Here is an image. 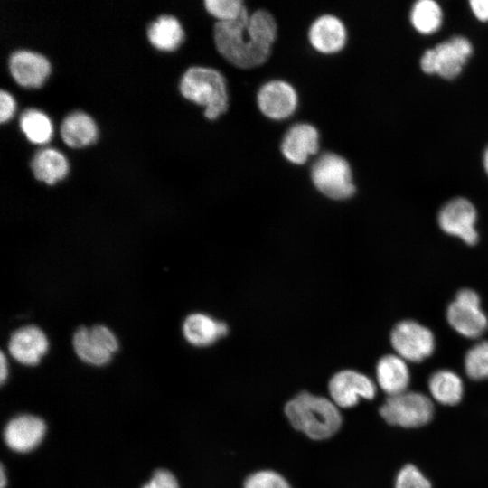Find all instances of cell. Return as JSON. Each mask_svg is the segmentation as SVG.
Returning a JSON list of instances; mask_svg holds the SVG:
<instances>
[{"label": "cell", "mask_w": 488, "mask_h": 488, "mask_svg": "<svg viewBox=\"0 0 488 488\" xmlns=\"http://www.w3.org/2000/svg\"><path fill=\"white\" fill-rule=\"evenodd\" d=\"M285 413L295 428L315 440L332 436L342 422L333 401L307 392H302L287 402Z\"/></svg>", "instance_id": "cell-1"}, {"label": "cell", "mask_w": 488, "mask_h": 488, "mask_svg": "<svg viewBox=\"0 0 488 488\" xmlns=\"http://www.w3.org/2000/svg\"><path fill=\"white\" fill-rule=\"evenodd\" d=\"M249 15L246 11L237 20L216 22L213 27L214 43L219 53L229 63L243 70L264 64L271 53V49L259 45L247 33Z\"/></svg>", "instance_id": "cell-2"}, {"label": "cell", "mask_w": 488, "mask_h": 488, "mask_svg": "<svg viewBox=\"0 0 488 488\" xmlns=\"http://www.w3.org/2000/svg\"><path fill=\"white\" fill-rule=\"evenodd\" d=\"M180 91L186 99L202 106L209 120L217 119L229 108L226 80L216 69L190 67L182 76Z\"/></svg>", "instance_id": "cell-3"}, {"label": "cell", "mask_w": 488, "mask_h": 488, "mask_svg": "<svg viewBox=\"0 0 488 488\" xmlns=\"http://www.w3.org/2000/svg\"><path fill=\"white\" fill-rule=\"evenodd\" d=\"M310 174L314 187L330 199L345 200L355 192L351 165L338 154H322L313 163Z\"/></svg>", "instance_id": "cell-4"}, {"label": "cell", "mask_w": 488, "mask_h": 488, "mask_svg": "<svg viewBox=\"0 0 488 488\" xmlns=\"http://www.w3.org/2000/svg\"><path fill=\"white\" fill-rule=\"evenodd\" d=\"M434 406L429 398L416 391L389 396L380 408L381 417L391 425L418 427L431 420Z\"/></svg>", "instance_id": "cell-5"}, {"label": "cell", "mask_w": 488, "mask_h": 488, "mask_svg": "<svg viewBox=\"0 0 488 488\" xmlns=\"http://www.w3.org/2000/svg\"><path fill=\"white\" fill-rule=\"evenodd\" d=\"M472 45L465 37H454L425 52L420 65L426 73H437L446 79L456 77L472 53Z\"/></svg>", "instance_id": "cell-6"}, {"label": "cell", "mask_w": 488, "mask_h": 488, "mask_svg": "<svg viewBox=\"0 0 488 488\" xmlns=\"http://www.w3.org/2000/svg\"><path fill=\"white\" fill-rule=\"evenodd\" d=\"M446 319L455 332L466 338H477L488 327V318L480 307L479 296L468 288L457 292L447 307Z\"/></svg>", "instance_id": "cell-7"}, {"label": "cell", "mask_w": 488, "mask_h": 488, "mask_svg": "<svg viewBox=\"0 0 488 488\" xmlns=\"http://www.w3.org/2000/svg\"><path fill=\"white\" fill-rule=\"evenodd\" d=\"M390 343L396 353L406 361L420 362L435 350L433 333L412 320L401 321L394 326Z\"/></svg>", "instance_id": "cell-8"}, {"label": "cell", "mask_w": 488, "mask_h": 488, "mask_svg": "<svg viewBox=\"0 0 488 488\" xmlns=\"http://www.w3.org/2000/svg\"><path fill=\"white\" fill-rule=\"evenodd\" d=\"M72 343L79 358L95 366L107 364L118 349L116 335L99 324L91 328L80 327L74 333Z\"/></svg>", "instance_id": "cell-9"}, {"label": "cell", "mask_w": 488, "mask_h": 488, "mask_svg": "<svg viewBox=\"0 0 488 488\" xmlns=\"http://www.w3.org/2000/svg\"><path fill=\"white\" fill-rule=\"evenodd\" d=\"M257 105L269 119L284 120L296 110L298 96L295 88L283 80H272L263 84L257 93Z\"/></svg>", "instance_id": "cell-10"}, {"label": "cell", "mask_w": 488, "mask_h": 488, "mask_svg": "<svg viewBox=\"0 0 488 488\" xmlns=\"http://www.w3.org/2000/svg\"><path fill=\"white\" fill-rule=\"evenodd\" d=\"M476 218L474 205L466 199L456 198L441 208L437 221L446 233L460 238L468 245H474L478 239Z\"/></svg>", "instance_id": "cell-11"}, {"label": "cell", "mask_w": 488, "mask_h": 488, "mask_svg": "<svg viewBox=\"0 0 488 488\" xmlns=\"http://www.w3.org/2000/svg\"><path fill=\"white\" fill-rule=\"evenodd\" d=\"M329 393L336 406L351 408L355 406L361 398L373 399L376 387L366 375L352 370H343L332 377L329 381Z\"/></svg>", "instance_id": "cell-12"}, {"label": "cell", "mask_w": 488, "mask_h": 488, "mask_svg": "<svg viewBox=\"0 0 488 488\" xmlns=\"http://www.w3.org/2000/svg\"><path fill=\"white\" fill-rule=\"evenodd\" d=\"M320 136L317 128L309 123L293 125L284 135L280 149L283 156L296 165L305 164L318 154Z\"/></svg>", "instance_id": "cell-13"}, {"label": "cell", "mask_w": 488, "mask_h": 488, "mask_svg": "<svg viewBox=\"0 0 488 488\" xmlns=\"http://www.w3.org/2000/svg\"><path fill=\"white\" fill-rule=\"evenodd\" d=\"M307 37L311 46L318 52L331 55L340 52L347 42V30L340 18L323 14L310 25Z\"/></svg>", "instance_id": "cell-14"}, {"label": "cell", "mask_w": 488, "mask_h": 488, "mask_svg": "<svg viewBox=\"0 0 488 488\" xmlns=\"http://www.w3.org/2000/svg\"><path fill=\"white\" fill-rule=\"evenodd\" d=\"M8 67L14 80L26 88L40 87L51 71L50 62L43 55L26 50L12 53Z\"/></svg>", "instance_id": "cell-15"}, {"label": "cell", "mask_w": 488, "mask_h": 488, "mask_svg": "<svg viewBox=\"0 0 488 488\" xmlns=\"http://www.w3.org/2000/svg\"><path fill=\"white\" fill-rule=\"evenodd\" d=\"M49 348L45 333L35 325H26L14 331L8 350L13 358L24 365H36Z\"/></svg>", "instance_id": "cell-16"}, {"label": "cell", "mask_w": 488, "mask_h": 488, "mask_svg": "<svg viewBox=\"0 0 488 488\" xmlns=\"http://www.w3.org/2000/svg\"><path fill=\"white\" fill-rule=\"evenodd\" d=\"M43 420L33 415H21L11 419L4 431L6 445L16 452H28L36 447L45 434Z\"/></svg>", "instance_id": "cell-17"}, {"label": "cell", "mask_w": 488, "mask_h": 488, "mask_svg": "<svg viewBox=\"0 0 488 488\" xmlns=\"http://www.w3.org/2000/svg\"><path fill=\"white\" fill-rule=\"evenodd\" d=\"M377 380L389 396L407 391L410 380L407 361L398 354H387L380 359L376 367Z\"/></svg>", "instance_id": "cell-18"}, {"label": "cell", "mask_w": 488, "mask_h": 488, "mask_svg": "<svg viewBox=\"0 0 488 488\" xmlns=\"http://www.w3.org/2000/svg\"><path fill=\"white\" fill-rule=\"evenodd\" d=\"M228 326L204 314H192L187 316L183 324L185 339L194 346H208L226 335Z\"/></svg>", "instance_id": "cell-19"}, {"label": "cell", "mask_w": 488, "mask_h": 488, "mask_svg": "<svg viewBox=\"0 0 488 488\" xmlns=\"http://www.w3.org/2000/svg\"><path fill=\"white\" fill-rule=\"evenodd\" d=\"M60 133L63 142L72 148H80L93 143L98 136L94 120L83 112H73L61 122Z\"/></svg>", "instance_id": "cell-20"}, {"label": "cell", "mask_w": 488, "mask_h": 488, "mask_svg": "<svg viewBox=\"0 0 488 488\" xmlns=\"http://www.w3.org/2000/svg\"><path fill=\"white\" fill-rule=\"evenodd\" d=\"M31 169L37 180L52 185L67 175L69 164L61 152L45 148L34 155L31 162Z\"/></svg>", "instance_id": "cell-21"}, {"label": "cell", "mask_w": 488, "mask_h": 488, "mask_svg": "<svg viewBox=\"0 0 488 488\" xmlns=\"http://www.w3.org/2000/svg\"><path fill=\"white\" fill-rule=\"evenodd\" d=\"M150 43L158 50L171 52L182 43L184 33L180 22L172 15H162L148 28Z\"/></svg>", "instance_id": "cell-22"}, {"label": "cell", "mask_w": 488, "mask_h": 488, "mask_svg": "<svg viewBox=\"0 0 488 488\" xmlns=\"http://www.w3.org/2000/svg\"><path fill=\"white\" fill-rule=\"evenodd\" d=\"M429 391L437 402L444 405L457 404L464 393L461 378L450 370H439L428 380Z\"/></svg>", "instance_id": "cell-23"}, {"label": "cell", "mask_w": 488, "mask_h": 488, "mask_svg": "<svg viewBox=\"0 0 488 488\" xmlns=\"http://www.w3.org/2000/svg\"><path fill=\"white\" fill-rule=\"evenodd\" d=\"M19 125L22 132L33 144L43 145L52 138V122L47 115L38 109L29 108L23 111Z\"/></svg>", "instance_id": "cell-24"}, {"label": "cell", "mask_w": 488, "mask_h": 488, "mask_svg": "<svg viewBox=\"0 0 488 488\" xmlns=\"http://www.w3.org/2000/svg\"><path fill=\"white\" fill-rule=\"evenodd\" d=\"M246 30L259 45L272 49L277 37V23L267 11L258 9L249 15Z\"/></svg>", "instance_id": "cell-25"}, {"label": "cell", "mask_w": 488, "mask_h": 488, "mask_svg": "<svg viewBox=\"0 0 488 488\" xmlns=\"http://www.w3.org/2000/svg\"><path fill=\"white\" fill-rule=\"evenodd\" d=\"M410 17L416 30L421 33L429 34L440 27L442 12L436 2L421 0L414 5Z\"/></svg>", "instance_id": "cell-26"}, {"label": "cell", "mask_w": 488, "mask_h": 488, "mask_svg": "<svg viewBox=\"0 0 488 488\" xmlns=\"http://www.w3.org/2000/svg\"><path fill=\"white\" fill-rule=\"evenodd\" d=\"M465 370L473 380L488 378V341H482L468 350L465 356Z\"/></svg>", "instance_id": "cell-27"}, {"label": "cell", "mask_w": 488, "mask_h": 488, "mask_svg": "<svg viewBox=\"0 0 488 488\" xmlns=\"http://www.w3.org/2000/svg\"><path fill=\"white\" fill-rule=\"evenodd\" d=\"M204 7L217 22L224 23L237 20L248 11L241 0H206Z\"/></svg>", "instance_id": "cell-28"}, {"label": "cell", "mask_w": 488, "mask_h": 488, "mask_svg": "<svg viewBox=\"0 0 488 488\" xmlns=\"http://www.w3.org/2000/svg\"><path fill=\"white\" fill-rule=\"evenodd\" d=\"M244 488H291L286 480L279 474L264 470L249 475Z\"/></svg>", "instance_id": "cell-29"}, {"label": "cell", "mask_w": 488, "mask_h": 488, "mask_svg": "<svg viewBox=\"0 0 488 488\" xmlns=\"http://www.w3.org/2000/svg\"><path fill=\"white\" fill-rule=\"evenodd\" d=\"M395 488H431V483L416 466L407 465L399 472Z\"/></svg>", "instance_id": "cell-30"}, {"label": "cell", "mask_w": 488, "mask_h": 488, "mask_svg": "<svg viewBox=\"0 0 488 488\" xmlns=\"http://www.w3.org/2000/svg\"><path fill=\"white\" fill-rule=\"evenodd\" d=\"M142 488H179L174 475L167 470L155 472L152 478Z\"/></svg>", "instance_id": "cell-31"}, {"label": "cell", "mask_w": 488, "mask_h": 488, "mask_svg": "<svg viewBox=\"0 0 488 488\" xmlns=\"http://www.w3.org/2000/svg\"><path fill=\"white\" fill-rule=\"evenodd\" d=\"M15 110V101L7 91H0V122L8 121Z\"/></svg>", "instance_id": "cell-32"}, {"label": "cell", "mask_w": 488, "mask_h": 488, "mask_svg": "<svg viewBox=\"0 0 488 488\" xmlns=\"http://www.w3.org/2000/svg\"><path fill=\"white\" fill-rule=\"evenodd\" d=\"M470 5L473 13L480 21H488V0L470 1Z\"/></svg>", "instance_id": "cell-33"}, {"label": "cell", "mask_w": 488, "mask_h": 488, "mask_svg": "<svg viewBox=\"0 0 488 488\" xmlns=\"http://www.w3.org/2000/svg\"><path fill=\"white\" fill-rule=\"evenodd\" d=\"M7 375H8V366H7L6 358L5 356V353L1 352V355H0V380H1L2 384L5 381V380L7 378Z\"/></svg>", "instance_id": "cell-34"}, {"label": "cell", "mask_w": 488, "mask_h": 488, "mask_svg": "<svg viewBox=\"0 0 488 488\" xmlns=\"http://www.w3.org/2000/svg\"><path fill=\"white\" fill-rule=\"evenodd\" d=\"M0 473H1V474H0V488H5V485H6L7 480H6V477H5V469H4L3 465L1 466Z\"/></svg>", "instance_id": "cell-35"}, {"label": "cell", "mask_w": 488, "mask_h": 488, "mask_svg": "<svg viewBox=\"0 0 488 488\" xmlns=\"http://www.w3.org/2000/svg\"><path fill=\"white\" fill-rule=\"evenodd\" d=\"M484 167L488 174V149L486 150L485 155H484Z\"/></svg>", "instance_id": "cell-36"}]
</instances>
